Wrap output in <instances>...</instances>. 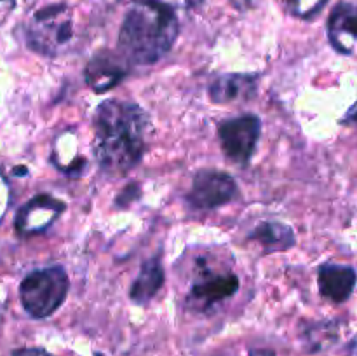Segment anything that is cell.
Listing matches in <instances>:
<instances>
[{
	"instance_id": "6da1fadb",
	"label": "cell",
	"mask_w": 357,
	"mask_h": 356,
	"mask_svg": "<svg viewBox=\"0 0 357 356\" xmlns=\"http://www.w3.org/2000/svg\"><path fill=\"white\" fill-rule=\"evenodd\" d=\"M150 121L139 105L107 100L94 114L93 152L101 170L110 177L129 173L146 149Z\"/></svg>"
},
{
	"instance_id": "7a4b0ae2",
	"label": "cell",
	"mask_w": 357,
	"mask_h": 356,
	"mask_svg": "<svg viewBox=\"0 0 357 356\" xmlns=\"http://www.w3.org/2000/svg\"><path fill=\"white\" fill-rule=\"evenodd\" d=\"M178 31L173 7L159 0H135L119 31V54L132 65H153L171 51Z\"/></svg>"
},
{
	"instance_id": "3957f363",
	"label": "cell",
	"mask_w": 357,
	"mask_h": 356,
	"mask_svg": "<svg viewBox=\"0 0 357 356\" xmlns=\"http://www.w3.org/2000/svg\"><path fill=\"white\" fill-rule=\"evenodd\" d=\"M68 274L59 265L37 269L24 276L20 285L23 309L35 320H44L61 307L68 295Z\"/></svg>"
},
{
	"instance_id": "277c9868",
	"label": "cell",
	"mask_w": 357,
	"mask_h": 356,
	"mask_svg": "<svg viewBox=\"0 0 357 356\" xmlns=\"http://www.w3.org/2000/svg\"><path fill=\"white\" fill-rule=\"evenodd\" d=\"M73 37L72 10L65 3H52L38 9L24 27V40L31 51L56 56Z\"/></svg>"
},
{
	"instance_id": "5b68a950",
	"label": "cell",
	"mask_w": 357,
	"mask_h": 356,
	"mask_svg": "<svg viewBox=\"0 0 357 356\" xmlns=\"http://www.w3.org/2000/svg\"><path fill=\"white\" fill-rule=\"evenodd\" d=\"M239 290V276L232 271H220L206 260L197 262L194 281L187 295V304L194 311L208 313L234 297Z\"/></svg>"
},
{
	"instance_id": "8992f818",
	"label": "cell",
	"mask_w": 357,
	"mask_h": 356,
	"mask_svg": "<svg viewBox=\"0 0 357 356\" xmlns=\"http://www.w3.org/2000/svg\"><path fill=\"white\" fill-rule=\"evenodd\" d=\"M260 135L261 121L253 114L229 119L218 126V138L223 154L239 166H246L250 163Z\"/></svg>"
},
{
	"instance_id": "52a82bcc",
	"label": "cell",
	"mask_w": 357,
	"mask_h": 356,
	"mask_svg": "<svg viewBox=\"0 0 357 356\" xmlns=\"http://www.w3.org/2000/svg\"><path fill=\"white\" fill-rule=\"evenodd\" d=\"M237 184L229 173L216 170H201L194 175L187 201L195 209H215L234 201Z\"/></svg>"
},
{
	"instance_id": "ba28073f",
	"label": "cell",
	"mask_w": 357,
	"mask_h": 356,
	"mask_svg": "<svg viewBox=\"0 0 357 356\" xmlns=\"http://www.w3.org/2000/svg\"><path fill=\"white\" fill-rule=\"evenodd\" d=\"M66 205L54 195L38 194L23 205L16 215V230L23 236L42 232L47 229L63 212Z\"/></svg>"
},
{
	"instance_id": "9c48e42d",
	"label": "cell",
	"mask_w": 357,
	"mask_h": 356,
	"mask_svg": "<svg viewBox=\"0 0 357 356\" xmlns=\"http://www.w3.org/2000/svg\"><path fill=\"white\" fill-rule=\"evenodd\" d=\"M128 65L129 63L119 52H98L96 56L91 58L84 70L87 86L96 94L114 89L117 84H121V80H124L126 73H128Z\"/></svg>"
},
{
	"instance_id": "30bf717a",
	"label": "cell",
	"mask_w": 357,
	"mask_h": 356,
	"mask_svg": "<svg viewBox=\"0 0 357 356\" xmlns=\"http://www.w3.org/2000/svg\"><path fill=\"white\" fill-rule=\"evenodd\" d=\"M328 38L342 54H351L357 44V3L340 2L328 20Z\"/></svg>"
},
{
	"instance_id": "8fae6325",
	"label": "cell",
	"mask_w": 357,
	"mask_h": 356,
	"mask_svg": "<svg viewBox=\"0 0 357 356\" xmlns=\"http://www.w3.org/2000/svg\"><path fill=\"white\" fill-rule=\"evenodd\" d=\"M357 274L352 267L335 262H326L317 271V285L321 295L333 304H342L352 295Z\"/></svg>"
},
{
	"instance_id": "7c38bea8",
	"label": "cell",
	"mask_w": 357,
	"mask_h": 356,
	"mask_svg": "<svg viewBox=\"0 0 357 356\" xmlns=\"http://www.w3.org/2000/svg\"><path fill=\"white\" fill-rule=\"evenodd\" d=\"M257 91V75L250 73H227L218 77L209 87V98L215 103H230L236 100H248Z\"/></svg>"
},
{
	"instance_id": "4fadbf2b",
	"label": "cell",
	"mask_w": 357,
	"mask_h": 356,
	"mask_svg": "<svg viewBox=\"0 0 357 356\" xmlns=\"http://www.w3.org/2000/svg\"><path fill=\"white\" fill-rule=\"evenodd\" d=\"M164 279H166V276H164V269L159 258H149V260L143 262L138 276L132 281L129 297L138 306H146L162 288Z\"/></svg>"
},
{
	"instance_id": "5bb4252c",
	"label": "cell",
	"mask_w": 357,
	"mask_h": 356,
	"mask_svg": "<svg viewBox=\"0 0 357 356\" xmlns=\"http://www.w3.org/2000/svg\"><path fill=\"white\" fill-rule=\"evenodd\" d=\"M250 239L260 244L265 253L286 251L295 246V232L282 222H264L250 234Z\"/></svg>"
},
{
	"instance_id": "9a60e30c",
	"label": "cell",
	"mask_w": 357,
	"mask_h": 356,
	"mask_svg": "<svg viewBox=\"0 0 357 356\" xmlns=\"http://www.w3.org/2000/svg\"><path fill=\"white\" fill-rule=\"evenodd\" d=\"M337 327L335 323H317L309 328L305 334V344L310 351H319V349L328 348V344L337 341Z\"/></svg>"
},
{
	"instance_id": "2e32d148",
	"label": "cell",
	"mask_w": 357,
	"mask_h": 356,
	"mask_svg": "<svg viewBox=\"0 0 357 356\" xmlns=\"http://www.w3.org/2000/svg\"><path fill=\"white\" fill-rule=\"evenodd\" d=\"M328 0H282L286 9L298 17H310L316 14Z\"/></svg>"
},
{
	"instance_id": "e0dca14e",
	"label": "cell",
	"mask_w": 357,
	"mask_h": 356,
	"mask_svg": "<svg viewBox=\"0 0 357 356\" xmlns=\"http://www.w3.org/2000/svg\"><path fill=\"white\" fill-rule=\"evenodd\" d=\"M7 202H9V187H7V181L0 175V218H2L3 212L7 209Z\"/></svg>"
},
{
	"instance_id": "ac0fdd59",
	"label": "cell",
	"mask_w": 357,
	"mask_h": 356,
	"mask_svg": "<svg viewBox=\"0 0 357 356\" xmlns=\"http://www.w3.org/2000/svg\"><path fill=\"white\" fill-rule=\"evenodd\" d=\"M13 356H52V355H49L47 351H44V349H38V348H23V349H17V351H14Z\"/></svg>"
},
{
	"instance_id": "d6986e66",
	"label": "cell",
	"mask_w": 357,
	"mask_h": 356,
	"mask_svg": "<svg viewBox=\"0 0 357 356\" xmlns=\"http://www.w3.org/2000/svg\"><path fill=\"white\" fill-rule=\"evenodd\" d=\"M258 2H260V0H230V3H232V6L239 10L253 9Z\"/></svg>"
},
{
	"instance_id": "ffe728a7",
	"label": "cell",
	"mask_w": 357,
	"mask_h": 356,
	"mask_svg": "<svg viewBox=\"0 0 357 356\" xmlns=\"http://www.w3.org/2000/svg\"><path fill=\"white\" fill-rule=\"evenodd\" d=\"M250 356H275L272 349H251Z\"/></svg>"
},
{
	"instance_id": "44dd1931",
	"label": "cell",
	"mask_w": 357,
	"mask_h": 356,
	"mask_svg": "<svg viewBox=\"0 0 357 356\" xmlns=\"http://www.w3.org/2000/svg\"><path fill=\"white\" fill-rule=\"evenodd\" d=\"M347 356H357V335L351 341L347 348Z\"/></svg>"
},
{
	"instance_id": "7402d4cb",
	"label": "cell",
	"mask_w": 357,
	"mask_h": 356,
	"mask_svg": "<svg viewBox=\"0 0 357 356\" xmlns=\"http://www.w3.org/2000/svg\"><path fill=\"white\" fill-rule=\"evenodd\" d=\"M345 119H349V121H351V119H354V121H357V105H356V107H352L351 114H349Z\"/></svg>"
},
{
	"instance_id": "603a6c76",
	"label": "cell",
	"mask_w": 357,
	"mask_h": 356,
	"mask_svg": "<svg viewBox=\"0 0 357 356\" xmlns=\"http://www.w3.org/2000/svg\"><path fill=\"white\" fill-rule=\"evenodd\" d=\"M0 2H16V0H0Z\"/></svg>"
},
{
	"instance_id": "cb8c5ba5",
	"label": "cell",
	"mask_w": 357,
	"mask_h": 356,
	"mask_svg": "<svg viewBox=\"0 0 357 356\" xmlns=\"http://www.w3.org/2000/svg\"><path fill=\"white\" fill-rule=\"evenodd\" d=\"M96 356H101V355H96Z\"/></svg>"
}]
</instances>
